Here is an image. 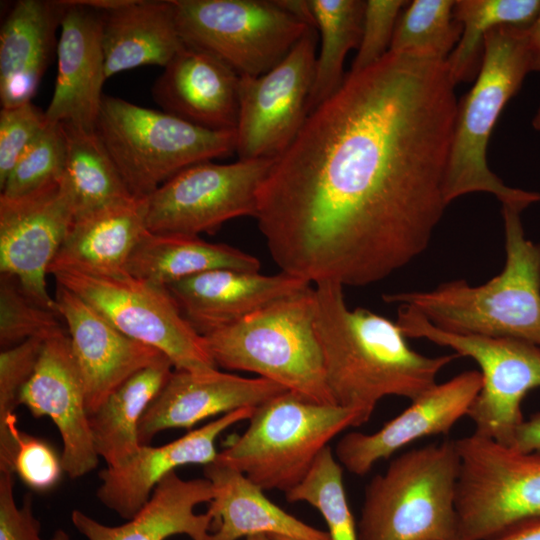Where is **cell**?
<instances>
[{
  "instance_id": "6da1fadb",
  "label": "cell",
  "mask_w": 540,
  "mask_h": 540,
  "mask_svg": "<svg viewBox=\"0 0 540 540\" xmlns=\"http://www.w3.org/2000/svg\"><path fill=\"white\" fill-rule=\"evenodd\" d=\"M454 89L444 60L389 51L308 114L258 192L282 272L367 286L426 250L448 206Z\"/></svg>"
},
{
  "instance_id": "7a4b0ae2",
  "label": "cell",
  "mask_w": 540,
  "mask_h": 540,
  "mask_svg": "<svg viewBox=\"0 0 540 540\" xmlns=\"http://www.w3.org/2000/svg\"><path fill=\"white\" fill-rule=\"evenodd\" d=\"M315 285L314 326L327 385L336 405L358 414V427L369 421L384 397H420L460 357L420 354L396 322L364 308H348L342 285Z\"/></svg>"
},
{
  "instance_id": "3957f363",
  "label": "cell",
  "mask_w": 540,
  "mask_h": 540,
  "mask_svg": "<svg viewBox=\"0 0 540 540\" xmlns=\"http://www.w3.org/2000/svg\"><path fill=\"white\" fill-rule=\"evenodd\" d=\"M525 208L502 205L506 261L488 282L459 279L429 291L387 293L386 303L407 306L435 327L455 334L506 337L540 346V243L527 239Z\"/></svg>"
},
{
  "instance_id": "277c9868",
  "label": "cell",
  "mask_w": 540,
  "mask_h": 540,
  "mask_svg": "<svg viewBox=\"0 0 540 540\" xmlns=\"http://www.w3.org/2000/svg\"><path fill=\"white\" fill-rule=\"evenodd\" d=\"M530 71L527 28L499 26L486 34L475 82L457 105L444 184L448 204L473 192L490 193L502 205L525 209L540 201L537 192L505 185L487 163L493 128Z\"/></svg>"
},
{
  "instance_id": "5b68a950",
  "label": "cell",
  "mask_w": 540,
  "mask_h": 540,
  "mask_svg": "<svg viewBox=\"0 0 540 540\" xmlns=\"http://www.w3.org/2000/svg\"><path fill=\"white\" fill-rule=\"evenodd\" d=\"M314 288L203 336L217 367L255 373L298 397L336 405L315 332Z\"/></svg>"
},
{
  "instance_id": "8992f818",
  "label": "cell",
  "mask_w": 540,
  "mask_h": 540,
  "mask_svg": "<svg viewBox=\"0 0 540 540\" xmlns=\"http://www.w3.org/2000/svg\"><path fill=\"white\" fill-rule=\"evenodd\" d=\"M455 439L395 457L366 485L358 540H459Z\"/></svg>"
},
{
  "instance_id": "52a82bcc",
  "label": "cell",
  "mask_w": 540,
  "mask_h": 540,
  "mask_svg": "<svg viewBox=\"0 0 540 540\" xmlns=\"http://www.w3.org/2000/svg\"><path fill=\"white\" fill-rule=\"evenodd\" d=\"M95 131L134 197L150 196L184 169L236 153V132L212 131L163 111L104 95Z\"/></svg>"
},
{
  "instance_id": "ba28073f",
  "label": "cell",
  "mask_w": 540,
  "mask_h": 540,
  "mask_svg": "<svg viewBox=\"0 0 540 540\" xmlns=\"http://www.w3.org/2000/svg\"><path fill=\"white\" fill-rule=\"evenodd\" d=\"M357 422L353 410L285 391L255 407L245 432L215 462L242 472L262 490L286 493L305 478L328 443Z\"/></svg>"
},
{
  "instance_id": "9c48e42d",
  "label": "cell",
  "mask_w": 540,
  "mask_h": 540,
  "mask_svg": "<svg viewBox=\"0 0 540 540\" xmlns=\"http://www.w3.org/2000/svg\"><path fill=\"white\" fill-rule=\"evenodd\" d=\"M49 274L123 334L162 352L176 370L217 368L203 336L185 319L166 286L134 277L126 270L106 274L63 267Z\"/></svg>"
},
{
  "instance_id": "30bf717a",
  "label": "cell",
  "mask_w": 540,
  "mask_h": 540,
  "mask_svg": "<svg viewBox=\"0 0 540 540\" xmlns=\"http://www.w3.org/2000/svg\"><path fill=\"white\" fill-rule=\"evenodd\" d=\"M455 442L459 540H490L540 519V451H517L476 433Z\"/></svg>"
},
{
  "instance_id": "8fae6325",
  "label": "cell",
  "mask_w": 540,
  "mask_h": 540,
  "mask_svg": "<svg viewBox=\"0 0 540 540\" xmlns=\"http://www.w3.org/2000/svg\"><path fill=\"white\" fill-rule=\"evenodd\" d=\"M186 46L223 61L239 76H259L281 62L310 25L281 0H172Z\"/></svg>"
},
{
  "instance_id": "7c38bea8",
  "label": "cell",
  "mask_w": 540,
  "mask_h": 540,
  "mask_svg": "<svg viewBox=\"0 0 540 540\" xmlns=\"http://www.w3.org/2000/svg\"><path fill=\"white\" fill-rule=\"evenodd\" d=\"M396 323L407 338L448 347L480 367L482 386L467 416L474 433L510 447L524 421L522 401L540 387V346L515 338L443 331L417 311L399 305Z\"/></svg>"
},
{
  "instance_id": "4fadbf2b",
  "label": "cell",
  "mask_w": 540,
  "mask_h": 540,
  "mask_svg": "<svg viewBox=\"0 0 540 540\" xmlns=\"http://www.w3.org/2000/svg\"><path fill=\"white\" fill-rule=\"evenodd\" d=\"M274 160L208 161L184 169L148 196L147 229L199 236L234 218H255L259 188Z\"/></svg>"
},
{
  "instance_id": "5bb4252c",
  "label": "cell",
  "mask_w": 540,
  "mask_h": 540,
  "mask_svg": "<svg viewBox=\"0 0 540 540\" xmlns=\"http://www.w3.org/2000/svg\"><path fill=\"white\" fill-rule=\"evenodd\" d=\"M318 32L308 28L286 57L259 76H240L236 154L240 160L276 159L307 116Z\"/></svg>"
},
{
  "instance_id": "9a60e30c",
  "label": "cell",
  "mask_w": 540,
  "mask_h": 540,
  "mask_svg": "<svg viewBox=\"0 0 540 540\" xmlns=\"http://www.w3.org/2000/svg\"><path fill=\"white\" fill-rule=\"evenodd\" d=\"M73 220L60 178L21 196L0 195V272L17 279L33 301L56 313L46 276Z\"/></svg>"
},
{
  "instance_id": "2e32d148",
  "label": "cell",
  "mask_w": 540,
  "mask_h": 540,
  "mask_svg": "<svg viewBox=\"0 0 540 540\" xmlns=\"http://www.w3.org/2000/svg\"><path fill=\"white\" fill-rule=\"evenodd\" d=\"M18 405L26 406L34 417L52 419L63 442V469L70 478L82 477L96 468L99 457L68 333L44 341L34 372L20 392Z\"/></svg>"
},
{
  "instance_id": "e0dca14e",
  "label": "cell",
  "mask_w": 540,
  "mask_h": 540,
  "mask_svg": "<svg viewBox=\"0 0 540 540\" xmlns=\"http://www.w3.org/2000/svg\"><path fill=\"white\" fill-rule=\"evenodd\" d=\"M54 298L68 329L89 415L127 379L164 356L123 334L67 288L57 284Z\"/></svg>"
},
{
  "instance_id": "ac0fdd59",
  "label": "cell",
  "mask_w": 540,
  "mask_h": 540,
  "mask_svg": "<svg viewBox=\"0 0 540 540\" xmlns=\"http://www.w3.org/2000/svg\"><path fill=\"white\" fill-rule=\"evenodd\" d=\"M482 386L477 370L462 372L434 385L378 431L348 432L335 447L338 462L348 472L366 475L381 460L424 437L447 434L463 416Z\"/></svg>"
},
{
  "instance_id": "d6986e66",
  "label": "cell",
  "mask_w": 540,
  "mask_h": 540,
  "mask_svg": "<svg viewBox=\"0 0 540 540\" xmlns=\"http://www.w3.org/2000/svg\"><path fill=\"white\" fill-rule=\"evenodd\" d=\"M101 10L67 0L57 44V78L45 111L47 123L95 130L106 80Z\"/></svg>"
},
{
  "instance_id": "ffe728a7",
  "label": "cell",
  "mask_w": 540,
  "mask_h": 540,
  "mask_svg": "<svg viewBox=\"0 0 540 540\" xmlns=\"http://www.w3.org/2000/svg\"><path fill=\"white\" fill-rule=\"evenodd\" d=\"M285 391L262 377L247 378L217 368L200 372L175 369L141 418L140 442L148 445L166 429H188L211 416L255 408Z\"/></svg>"
},
{
  "instance_id": "44dd1931",
  "label": "cell",
  "mask_w": 540,
  "mask_h": 540,
  "mask_svg": "<svg viewBox=\"0 0 540 540\" xmlns=\"http://www.w3.org/2000/svg\"><path fill=\"white\" fill-rule=\"evenodd\" d=\"M254 407L241 408L186 433L162 446L142 445L125 464L99 472L96 496L125 520L131 519L150 499L155 487L179 466L216 460V440L234 424L249 420Z\"/></svg>"
},
{
  "instance_id": "7402d4cb",
  "label": "cell",
  "mask_w": 540,
  "mask_h": 540,
  "mask_svg": "<svg viewBox=\"0 0 540 540\" xmlns=\"http://www.w3.org/2000/svg\"><path fill=\"white\" fill-rule=\"evenodd\" d=\"M309 287L311 283L282 271L265 275L233 269L204 272L167 286L185 319L202 336Z\"/></svg>"
},
{
  "instance_id": "603a6c76",
  "label": "cell",
  "mask_w": 540,
  "mask_h": 540,
  "mask_svg": "<svg viewBox=\"0 0 540 540\" xmlns=\"http://www.w3.org/2000/svg\"><path fill=\"white\" fill-rule=\"evenodd\" d=\"M240 76L215 56L190 46L163 67L152 87L163 112L212 131L235 130Z\"/></svg>"
},
{
  "instance_id": "cb8c5ba5",
  "label": "cell",
  "mask_w": 540,
  "mask_h": 540,
  "mask_svg": "<svg viewBox=\"0 0 540 540\" xmlns=\"http://www.w3.org/2000/svg\"><path fill=\"white\" fill-rule=\"evenodd\" d=\"M102 11L106 79L146 65L165 67L185 44L172 0H84Z\"/></svg>"
},
{
  "instance_id": "d4e9b609",
  "label": "cell",
  "mask_w": 540,
  "mask_h": 540,
  "mask_svg": "<svg viewBox=\"0 0 540 540\" xmlns=\"http://www.w3.org/2000/svg\"><path fill=\"white\" fill-rule=\"evenodd\" d=\"M214 491L207 478L185 480L173 471L155 487L150 499L126 523L108 526L84 512L72 511L71 521L87 540H165L184 534L208 540L211 516L196 514L197 505L210 502Z\"/></svg>"
},
{
  "instance_id": "484cf974",
  "label": "cell",
  "mask_w": 540,
  "mask_h": 540,
  "mask_svg": "<svg viewBox=\"0 0 540 540\" xmlns=\"http://www.w3.org/2000/svg\"><path fill=\"white\" fill-rule=\"evenodd\" d=\"M67 0H20L0 31L1 106L31 102L48 66Z\"/></svg>"
},
{
  "instance_id": "4316f807",
  "label": "cell",
  "mask_w": 540,
  "mask_h": 540,
  "mask_svg": "<svg viewBox=\"0 0 540 540\" xmlns=\"http://www.w3.org/2000/svg\"><path fill=\"white\" fill-rule=\"evenodd\" d=\"M204 477L214 491L207 510L213 530L208 540H238L257 534L331 540L327 531L304 523L274 504L264 490L234 468L214 461L204 466Z\"/></svg>"
},
{
  "instance_id": "83f0119b",
  "label": "cell",
  "mask_w": 540,
  "mask_h": 540,
  "mask_svg": "<svg viewBox=\"0 0 540 540\" xmlns=\"http://www.w3.org/2000/svg\"><path fill=\"white\" fill-rule=\"evenodd\" d=\"M148 197H131L74 218L50 265L114 274L128 260L147 229Z\"/></svg>"
},
{
  "instance_id": "f1b7e54d",
  "label": "cell",
  "mask_w": 540,
  "mask_h": 540,
  "mask_svg": "<svg viewBox=\"0 0 540 540\" xmlns=\"http://www.w3.org/2000/svg\"><path fill=\"white\" fill-rule=\"evenodd\" d=\"M218 269L259 271V260L235 247L199 236L159 234L147 230L133 250L126 271L134 277L168 286Z\"/></svg>"
},
{
  "instance_id": "f546056e",
  "label": "cell",
  "mask_w": 540,
  "mask_h": 540,
  "mask_svg": "<svg viewBox=\"0 0 540 540\" xmlns=\"http://www.w3.org/2000/svg\"><path fill=\"white\" fill-rule=\"evenodd\" d=\"M167 356L140 370L89 415L93 444L108 468L129 461L142 446L139 425L143 414L173 372Z\"/></svg>"
},
{
  "instance_id": "4dcf8cb0",
  "label": "cell",
  "mask_w": 540,
  "mask_h": 540,
  "mask_svg": "<svg viewBox=\"0 0 540 540\" xmlns=\"http://www.w3.org/2000/svg\"><path fill=\"white\" fill-rule=\"evenodd\" d=\"M63 125L67 153L60 181L74 218L133 197L96 131Z\"/></svg>"
},
{
  "instance_id": "1f68e13d",
  "label": "cell",
  "mask_w": 540,
  "mask_h": 540,
  "mask_svg": "<svg viewBox=\"0 0 540 540\" xmlns=\"http://www.w3.org/2000/svg\"><path fill=\"white\" fill-rule=\"evenodd\" d=\"M314 27L320 35L313 83L307 103L308 114L333 95L345 76L348 52L359 46L365 1L308 0Z\"/></svg>"
},
{
  "instance_id": "d6a6232c",
  "label": "cell",
  "mask_w": 540,
  "mask_h": 540,
  "mask_svg": "<svg viewBox=\"0 0 540 540\" xmlns=\"http://www.w3.org/2000/svg\"><path fill=\"white\" fill-rule=\"evenodd\" d=\"M540 12V0H456L454 17L462 32L445 60L454 86L476 78L486 34L499 26L528 28Z\"/></svg>"
},
{
  "instance_id": "836d02e7",
  "label": "cell",
  "mask_w": 540,
  "mask_h": 540,
  "mask_svg": "<svg viewBox=\"0 0 540 540\" xmlns=\"http://www.w3.org/2000/svg\"><path fill=\"white\" fill-rule=\"evenodd\" d=\"M453 0H414L401 12L390 51L446 60L462 27L454 17Z\"/></svg>"
},
{
  "instance_id": "e575fe53",
  "label": "cell",
  "mask_w": 540,
  "mask_h": 540,
  "mask_svg": "<svg viewBox=\"0 0 540 540\" xmlns=\"http://www.w3.org/2000/svg\"><path fill=\"white\" fill-rule=\"evenodd\" d=\"M285 496L290 503L306 502L315 507L327 524L331 540H358L343 469L329 445L319 453L305 478Z\"/></svg>"
},
{
  "instance_id": "d590c367",
  "label": "cell",
  "mask_w": 540,
  "mask_h": 540,
  "mask_svg": "<svg viewBox=\"0 0 540 540\" xmlns=\"http://www.w3.org/2000/svg\"><path fill=\"white\" fill-rule=\"evenodd\" d=\"M67 153L63 123H47L21 154L1 195L16 197L32 192L61 177Z\"/></svg>"
},
{
  "instance_id": "8d00e7d4",
  "label": "cell",
  "mask_w": 540,
  "mask_h": 540,
  "mask_svg": "<svg viewBox=\"0 0 540 540\" xmlns=\"http://www.w3.org/2000/svg\"><path fill=\"white\" fill-rule=\"evenodd\" d=\"M60 315L33 301L17 279L0 277V345L8 349L31 338L47 340L64 331Z\"/></svg>"
},
{
  "instance_id": "74e56055",
  "label": "cell",
  "mask_w": 540,
  "mask_h": 540,
  "mask_svg": "<svg viewBox=\"0 0 540 540\" xmlns=\"http://www.w3.org/2000/svg\"><path fill=\"white\" fill-rule=\"evenodd\" d=\"M407 1L368 0L365 1L362 32L350 71L365 69L389 51L397 22Z\"/></svg>"
},
{
  "instance_id": "f35d334b",
  "label": "cell",
  "mask_w": 540,
  "mask_h": 540,
  "mask_svg": "<svg viewBox=\"0 0 540 540\" xmlns=\"http://www.w3.org/2000/svg\"><path fill=\"white\" fill-rule=\"evenodd\" d=\"M46 124L45 111L26 102L0 111V188L15 163Z\"/></svg>"
},
{
  "instance_id": "ab89813d",
  "label": "cell",
  "mask_w": 540,
  "mask_h": 540,
  "mask_svg": "<svg viewBox=\"0 0 540 540\" xmlns=\"http://www.w3.org/2000/svg\"><path fill=\"white\" fill-rule=\"evenodd\" d=\"M44 341L31 338L0 353V434L16 417L20 392L34 372Z\"/></svg>"
},
{
  "instance_id": "60d3db41",
  "label": "cell",
  "mask_w": 540,
  "mask_h": 540,
  "mask_svg": "<svg viewBox=\"0 0 540 540\" xmlns=\"http://www.w3.org/2000/svg\"><path fill=\"white\" fill-rule=\"evenodd\" d=\"M12 471L30 488L46 491L58 483L64 469L61 456L46 441L19 430Z\"/></svg>"
},
{
  "instance_id": "b9f144b4",
  "label": "cell",
  "mask_w": 540,
  "mask_h": 540,
  "mask_svg": "<svg viewBox=\"0 0 540 540\" xmlns=\"http://www.w3.org/2000/svg\"><path fill=\"white\" fill-rule=\"evenodd\" d=\"M40 529V522L33 514L31 494H26L18 507L14 473L0 471V540H42Z\"/></svg>"
},
{
  "instance_id": "7bdbcfd3",
  "label": "cell",
  "mask_w": 540,
  "mask_h": 540,
  "mask_svg": "<svg viewBox=\"0 0 540 540\" xmlns=\"http://www.w3.org/2000/svg\"><path fill=\"white\" fill-rule=\"evenodd\" d=\"M510 447L521 452L540 451V413L524 419Z\"/></svg>"
},
{
  "instance_id": "ee69618b",
  "label": "cell",
  "mask_w": 540,
  "mask_h": 540,
  "mask_svg": "<svg viewBox=\"0 0 540 540\" xmlns=\"http://www.w3.org/2000/svg\"><path fill=\"white\" fill-rule=\"evenodd\" d=\"M490 540H540V519L518 525Z\"/></svg>"
},
{
  "instance_id": "f6af8a7d",
  "label": "cell",
  "mask_w": 540,
  "mask_h": 540,
  "mask_svg": "<svg viewBox=\"0 0 540 540\" xmlns=\"http://www.w3.org/2000/svg\"><path fill=\"white\" fill-rule=\"evenodd\" d=\"M527 47L530 70L540 72V12L534 22L527 28Z\"/></svg>"
},
{
  "instance_id": "bcb514c9",
  "label": "cell",
  "mask_w": 540,
  "mask_h": 540,
  "mask_svg": "<svg viewBox=\"0 0 540 540\" xmlns=\"http://www.w3.org/2000/svg\"><path fill=\"white\" fill-rule=\"evenodd\" d=\"M50 540H72L68 533L62 529H58L54 532Z\"/></svg>"
},
{
  "instance_id": "7dc6e473",
  "label": "cell",
  "mask_w": 540,
  "mask_h": 540,
  "mask_svg": "<svg viewBox=\"0 0 540 540\" xmlns=\"http://www.w3.org/2000/svg\"><path fill=\"white\" fill-rule=\"evenodd\" d=\"M532 126L534 127V129L540 131V106L532 120Z\"/></svg>"
},
{
  "instance_id": "c3c4849f",
  "label": "cell",
  "mask_w": 540,
  "mask_h": 540,
  "mask_svg": "<svg viewBox=\"0 0 540 540\" xmlns=\"http://www.w3.org/2000/svg\"><path fill=\"white\" fill-rule=\"evenodd\" d=\"M245 540H270V538L265 534H257L249 536L245 538Z\"/></svg>"
},
{
  "instance_id": "681fc988",
  "label": "cell",
  "mask_w": 540,
  "mask_h": 540,
  "mask_svg": "<svg viewBox=\"0 0 540 540\" xmlns=\"http://www.w3.org/2000/svg\"><path fill=\"white\" fill-rule=\"evenodd\" d=\"M268 537L270 538V540H295V539H292V538L279 536V535H270Z\"/></svg>"
}]
</instances>
